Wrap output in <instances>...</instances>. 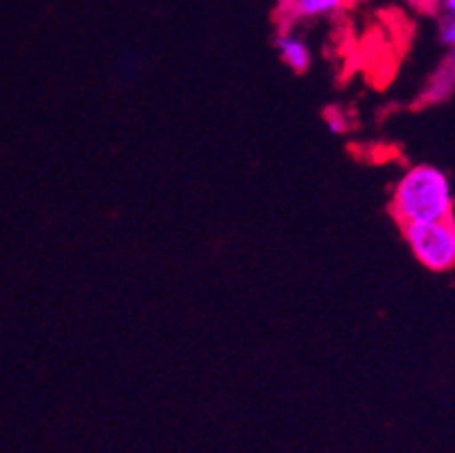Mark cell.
<instances>
[{
	"mask_svg": "<svg viewBox=\"0 0 455 453\" xmlns=\"http://www.w3.org/2000/svg\"><path fill=\"white\" fill-rule=\"evenodd\" d=\"M453 209V184L449 174L437 166H412L392 189L390 211L401 227L451 218Z\"/></svg>",
	"mask_w": 455,
	"mask_h": 453,
	"instance_id": "obj_1",
	"label": "cell"
},
{
	"mask_svg": "<svg viewBox=\"0 0 455 453\" xmlns=\"http://www.w3.org/2000/svg\"><path fill=\"white\" fill-rule=\"evenodd\" d=\"M403 239L412 256L430 272L455 268V218L405 224Z\"/></svg>",
	"mask_w": 455,
	"mask_h": 453,
	"instance_id": "obj_2",
	"label": "cell"
},
{
	"mask_svg": "<svg viewBox=\"0 0 455 453\" xmlns=\"http://www.w3.org/2000/svg\"><path fill=\"white\" fill-rule=\"evenodd\" d=\"M347 5V0H288L281 3V16L285 20V28L304 20H315L333 16Z\"/></svg>",
	"mask_w": 455,
	"mask_h": 453,
	"instance_id": "obj_3",
	"label": "cell"
},
{
	"mask_svg": "<svg viewBox=\"0 0 455 453\" xmlns=\"http://www.w3.org/2000/svg\"><path fill=\"white\" fill-rule=\"evenodd\" d=\"M275 50L276 55H279L281 64L297 75L306 73V70L310 69V64H313V55H310L308 44H306L299 35L288 30V28L276 35Z\"/></svg>",
	"mask_w": 455,
	"mask_h": 453,
	"instance_id": "obj_4",
	"label": "cell"
},
{
	"mask_svg": "<svg viewBox=\"0 0 455 453\" xmlns=\"http://www.w3.org/2000/svg\"><path fill=\"white\" fill-rule=\"evenodd\" d=\"M453 89H455V57L435 70V75L430 77L421 100H424L426 105H430V102H442L446 95L453 93Z\"/></svg>",
	"mask_w": 455,
	"mask_h": 453,
	"instance_id": "obj_5",
	"label": "cell"
},
{
	"mask_svg": "<svg viewBox=\"0 0 455 453\" xmlns=\"http://www.w3.org/2000/svg\"><path fill=\"white\" fill-rule=\"evenodd\" d=\"M324 125L331 134H338V136L347 134V132L351 130L349 116H347L340 107H329V109L324 111Z\"/></svg>",
	"mask_w": 455,
	"mask_h": 453,
	"instance_id": "obj_6",
	"label": "cell"
},
{
	"mask_svg": "<svg viewBox=\"0 0 455 453\" xmlns=\"http://www.w3.org/2000/svg\"><path fill=\"white\" fill-rule=\"evenodd\" d=\"M440 41L455 53V16H444L440 25Z\"/></svg>",
	"mask_w": 455,
	"mask_h": 453,
	"instance_id": "obj_7",
	"label": "cell"
},
{
	"mask_svg": "<svg viewBox=\"0 0 455 453\" xmlns=\"http://www.w3.org/2000/svg\"><path fill=\"white\" fill-rule=\"evenodd\" d=\"M437 10L444 12V16H455V0H437Z\"/></svg>",
	"mask_w": 455,
	"mask_h": 453,
	"instance_id": "obj_8",
	"label": "cell"
},
{
	"mask_svg": "<svg viewBox=\"0 0 455 453\" xmlns=\"http://www.w3.org/2000/svg\"><path fill=\"white\" fill-rule=\"evenodd\" d=\"M412 5H417L419 10L426 12H435L437 10V0H411Z\"/></svg>",
	"mask_w": 455,
	"mask_h": 453,
	"instance_id": "obj_9",
	"label": "cell"
},
{
	"mask_svg": "<svg viewBox=\"0 0 455 453\" xmlns=\"http://www.w3.org/2000/svg\"><path fill=\"white\" fill-rule=\"evenodd\" d=\"M281 3H288V0H281Z\"/></svg>",
	"mask_w": 455,
	"mask_h": 453,
	"instance_id": "obj_10",
	"label": "cell"
}]
</instances>
